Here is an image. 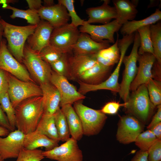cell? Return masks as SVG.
I'll return each instance as SVG.
<instances>
[{"instance_id": "f907efd6", "label": "cell", "mask_w": 161, "mask_h": 161, "mask_svg": "<svg viewBox=\"0 0 161 161\" xmlns=\"http://www.w3.org/2000/svg\"><path fill=\"white\" fill-rule=\"evenodd\" d=\"M44 6L49 7L52 6L54 4V1L53 0H44Z\"/></svg>"}, {"instance_id": "4316f807", "label": "cell", "mask_w": 161, "mask_h": 161, "mask_svg": "<svg viewBox=\"0 0 161 161\" xmlns=\"http://www.w3.org/2000/svg\"><path fill=\"white\" fill-rule=\"evenodd\" d=\"M117 13L116 19L123 25L129 21L134 20L138 13L137 5L128 0L112 1Z\"/></svg>"}, {"instance_id": "8d00e7d4", "label": "cell", "mask_w": 161, "mask_h": 161, "mask_svg": "<svg viewBox=\"0 0 161 161\" xmlns=\"http://www.w3.org/2000/svg\"><path fill=\"white\" fill-rule=\"evenodd\" d=\"M0 105L3 112L6 113L11 127L13 130H15L16 127L15 110L11 103L8 92L0 97Z\"/></svg>"}, {"instance_id": "c3c4849f", "label": "cell", "mask_w": 161, "mask_h": 161, "mask_svg": "<svg viewBox=\"0 0 161 161\" xmlns=\"http://www.w3.org/2000/svg\"><path fill=\"white\" fill-rule=\"evenodd\" d=\"M157 139H161V122L150 130Z\"/></svg>"}, {"instance_id": "5b68a950", "label": "cell", "mask_w": 161, "mask_h": 161, "mask_svg": "<svg viewBox=\"0 0 161 161\" xmlns=\"http://www.w3.org/2000/svg\"><path fill=\"white\" fill-rule=\"evenodd\" d=\"M73 108L81 121L83 135L93 136L100 132L107 118L105 114L78 101L74 103Z\"/></svg>"}, {"instance_id": "f6af8a7d", "label": "cell", "mask_w": 161, "mask_h": 161, "mask_svg": "<svg viewBox=\"0 0 161 161\" xmlns=\"http://www.w3.org/2000/svg\"><path fill=\"white\" fill-rule=\"evenodd\" d=\"M0 126L4 127L10 131L14 130L11 127L8 119L0 105Z\"/></svg>"}, {"instance_id": "9a60e30c", "label": "cell", "mask_w": 161, "mask_h": 161, "mask_svg": "<svg viewBox=\"0 0 161 161\" xmlns=\"http://www.w3.org/2000/svg\"><path fill=\"white\" fill-rule=\"evenodd\" d=\"M25 134L17 129L5 138L0 137V155L4 159L17 158L24 147Z\"/></svg>"}, {"instance_id": "7dc6e473", "label": "cell", "mask_w": 161, "mask_h": 161, "mask_svg": "<svg viewBox=\"0 0 161 161\" xmlns=\"http://www.w3.org/2000/svg\"><path fill=\"white\" fill-rule=\"evenodd\" d=\"M29 9L38 11L43 6L41 0H26Z\"/></svg>"}, {"instance_id": "60d3db41", "label": "cell", "mask_w": 161, "mask_h": 161, "mask_svg": "<svg viewBox=\"0 0 161 161\" xmlns=\"http://www.w3.org/2000/svg\"><path fill=\"white\" fill-rule=\"evenodd\" d=\"M148 161H161V139H157L148 151Z\"/></svg>"}, {"instance_id": "681fc988", "label": "cell", "mask_w": 161, "mask_h": 161, "mask_svg": "<svg viewBox=\"0 0 161 161\" xmlns=\"http://www.w3.org/2000/svg\"><path fill=\"white\" fill-rule=\"evenodd\" d=\"M10 133V131L7 129L0 126V137L7 136Z\"/></svg>"}, {"instance_id": "f5cc1de1", "label": "cell", "mask_w": 161, "mask_h": 161, "mask_svg": "<svg viewBox=\"0 0 161 161\" xmlns=\"http://www.w3.org/2000/svg\"><path fill=\"white\" fill-rule=\"evenodd\" d=\"M17 1V0H0V4H8L10 3H14Z\"/></svg>"}, {"instance_id": "d590c367", "label": "cell", "mask_w": 161, "mask_h": 161, "mask_svg": "<svg viewBox=\"0 0 161 161\" xmlns=\"http://www.w3.org/2000/svg\"><path fill=\"white\" fill-rule=\"evenodd\" d=\"M68 54H63L58 60L49 65L53 71L58 74L70 79Z\"/></svg>"}, {"instance_id": "ee69618b", "label": "cell", "mask_w": 161, "mask_h": 161, "mask_svg": "<svg viewBox=\"0 0 161 161\" xmlns=\"http://www.w3.org/2000/svg\"><path fill=\"white\" fill-rule=\"evenodd\" d=\"M157 106V111L153 116L150 123L147 127L148 129L150 130L157 124L161 122V105Z\"/></svg>"}, {"instance_id": "9c48e42d", "label": "cell", "mask_w": 161, "mask_h": 161, "mask_svg": "<svg viewBox=\"0 0 161 161\" xmlns=\"http://www.w3.org/2000/svg\"><path fill=\"white\" fill-rule=\"evenodd\" d=\"M78 27L70 23L54 28L50 40V45L63 54H70L79 36Z\"/></svg>"}, {"instance_id": "74e56055", "label": "cell", "mask_w": 161, "mask_h": 161, "mask_svg": "<svg viewBox=\"0 0 161 161\" xmlns=\"http://www.w3.org/2000/svg\"><path fill=\"white\" fill-rule=\"evenodd\" d=\"M43 152L40 149L29 150L23 148L16 161H41L45 158Z\"/></svg>"}, {"instance_id": "836d02e7", "label": "cell", "mask_w": 161, "mask_h": 161, "mask_svg": "<svg viewBox=\"0 0 161 161\" xmlns=\"http://www.w3.org/2000/svg\"><path fill=\"white\" fill-rule=\"evenodd\" d=\"M150 100L155 106L161 104V83L160 81L151 78L146 84Z\"/></svg>"}, {"instance_id": "bcb514c9", "label": "cell", "mask_w": 161, "mask_h": 161, "mask_svg": "<svg viewBox=\"0 0 161 161\" xmlns=\"http://www.w3.org/2000/svg\"><path fill=\"white\" fill-rule=\"evenodd\" d=\"M131 161H148V151H137Z\"/></svg>"}, {"instance_id": "ffe728a7", "label": "cell", "mask_w": 161, "mask_h": 161, "mask_svg": "<svg viewBox=\"0 0 161 161\" xmlns=\"http://www.w3.org/2000/svg\"><path fill=\"white\" fill-rule=\"evenodd\" d=\"M109 0H104L103 4L100 6L87 8L86 12L88 15L89 18L87 22L100 23L103 24H107L113 19H116L117 14L114 6L109 5Z\"/></svg>"}, {"instance_id": "52a82bcc", "label": "cell", "mask_w": 161, "mask_h": 161, "mask_svg": "<svg viewBox=\"0 0 161 161\" xmlns=\"http://www.w3.org/2000/svg\"><path fill=\"white\" fill-rule=\"evenodd\" d=\"M23 62L29 73L40 84L50 82L52 72L50 65L43 60L39 53L25 43Z\"/></svg>"}, {"instance_id": "484cf974", "label": "cell", "mask_w": 161, "mask_h": 161, "mask_svg": "<svg viewBox=\"0 0 161 161\" xmlns=\"http://www.w3.org/2000/svg\"><path fill=\"white\" fill-rule=\"evenodd\" d=\"M161 20V11L159 8L157 9L155 12L149 16L139 20L129 21L123 24L120 31L123 35L134 33L143 27L156 23Z\"/></svg>"}, {"instance_id": "b9f144b4", "label": "cell", "mask_w": 161, "mask_h": 161, "mask_svg": "<svg viewBox=\"0 0 161 161\" xmlns=\"http://www.w3.org/2000/svg\"><path fill=\"white\" fill-rule=\"evenodd\" d=\"M124 103H120L118 102L112 101L106 104L100 110L104 114H116L121 106H124Z\"/></svg>"}, {"instance_id": "6da1fadb", "label": "cell", "mask_w": 161, "mask_h": 161, "mask_svg": "<svg viewBox=\"0 0 161 161\" xmlns=\"http://www.w3.org/2000/svg\"><path fill=\"white\" fill-rule=\"evenodd\" d=\"M16 127L25 134L35 131L44 112L42 96L25 99L14 108Z\"/></svg>"}, {"instance_id": "4fadbf2b", "label": "cell", "mask_w": 161, "mask_h": 161, "mask_svg": "<svg viewBox=\"0 0 161 161\" xmlns=\"http://www.w3.org/2000/svg\"><path fill=\"white\" fill-rule=\"evenodd\" d=\"M44 157L58 161H83V155L77 141L70 138L52 149L43 151Z\"/></svg>"}, {"instance_id": "d6a6232c", "label": "cell", "mask_w": 161, "mask_h": 161, "mask_svg": "<svg viewBox=\"0 0 161 161\" xmlns=\"http://www.w3.org/2000/svg\"><path fill=\"white\" fill-rule=\"evenodd\" d=\"M151 37L156 61L161 64V23L160 21L150 25Z\"/></svg>"}, {"instance_id": "816d5d0a", "label": "cell", "mask_w": 161, "mask_h": 161, "mask_svg": "<svg viewBox=\"0 0 161 161\" xmlns=\"http://www.w3.org/2000/svg\"><path fill=\"white\" fill-rule=\"evenodd\" d=\"M1 17L0 16V46L1 42L3 39L2 36L3 35L4 31L3 27L1 21Z\"/></svg>"}, {"instance_id": "ac0fdd59", "label": "cell", "mask_w": 161, "mask_h": 161, "mask_svg": "<svg viewBox=\"0 0 161 161\" xmlns=\"http://www.w3.org/2000/svg\"><path fill=\"white\" fill-rule=\"evenodd\" d=\"M54 28L48 22L41 20L32 34L27 39V44L33 50L39 53L49 44L50 36Z\"/></svg>"}, {"instance_id": "603a6c76", "label": "cell", "mask_w": 161, "mask_h": 161, "mask_svg": "<svg viewBox=\"0 0 161 161\" xmlns=\"http://www.w3.org/2000/svg\"><path fill=\"white\" fill-rule=\"evenodd\" d=\"M58 143L41 133L36 130L25 134L24 147L29 150H34L41 147L45 151L51 150L58 145Z\"/></svg>"}, {"instance_id": "83f0119b", "label": "cell", "mask_w": 161, "mask_h": 161, "mask_svg": "<svg viewBox=\"0 0 161 161\" xmlns=\"http://www.w3.org/2000/svg\"><path fill=\"white\" fill-rule=\"evenodd\" d=\"M118 39L119 34L117 33V39L113 45L95 53L97 62L107 66H112L118 63L120 55L118 46Z\"/></svg>"}, {"instance_id": "8992f818", "label": "cell", "mask_w": 161, "mask_h": 161, "mask_svg": "<svg viewBox=\"0 0 161 161\" xmlns=\"http://www.w3.org/2000/svg\"><path fill=\"white\" fill-rule=\"evenodd\" d=\"M134 44L130 54L124 56L123 63L125 68L121 82L120 84L118 93L124 102H126L129 96L131 84L137 74V62L139 54L138 49L140 45V39L137 31L134 33Z\"/></svg>"}, {"instance_id": "1f68e13d", "label": "cell", "mask_w": 161, "mask_h": 161, "mask_svg": "<svg viewBox=\"0 0 161 161\" xmlns=\"http://www.w3.org/2000/svg\"><path fill=\"white\" fill-rule=\"evenodd\" d=\"M150 25L143 27L137 31L140 39V45L138 49L139 55L148 53L154 55L151 37Z\"/></svg>"}, {"instance_id": "f546056e", "label": "cell", "mask_w": 161, "mask_h": 161, "mask_svg": "<svg viewBox=\"0 0 161 161\" xmlns=\"http://www.w3.org/2000/svg\"><path fill=\"white\" fill-rule=\"evenodd\" d=\"M2 7L12 11V14L10 16V18L12 19L16 18H23L27 20V23L32 25H38L41 21L37 11L29 9L27 10H21L8 4H2Z\"/></svg>"}, {"instance_id": "e0dca14e", "label": "cell", "mask_w": 161, "mask_h": 161, "mask_svg": "<svg viewBox=\"0 0 161 161\" xmlns=\"http://www.w3.org/2000/svg\"><path fill=\"white\" fill-rule=\"evenodd\" d=\"M38 13L40 18L49 22L54 28L69 23L70 18L66 8L59 3L49 7L43 6Z\"/></svg>"}, {"instance_id": "f35d334b", "label": "cell", "mask_w": 161, "mask_h": 161, "mask_svg": "<svg viewBox=\"0 0 161 161\" xmlns=\"http://www.w3.org/2000/svg\"><path fill=\"white\" fill-rule=\"evenodd\" d=\"M74 0H58V3L61 4L66 9L70 18H71L70 24L75 27H78L83 25L85 21L81 19L77 14L75 10Z\"/></svg>"}, {"instance_id": "277c9868", "label": "cell", "mask_w": 161, "mask_h": 161, "mask_svg": "<svg viewBox=\"0 0 161 161\" xmlns=\"http://www.w3.org/2000/svg\"><path fill=\"white\" fill-rule=\"evenodd\" d=\"M133 41V39L128 36H124L122 38L119 39L118 46L120 52V58L117 66L109 77L104 81L95 85L86 84L78 80V82L79 85L78 92L83 95L89 92L103 89L118 93L120 84L118 80L121 65L127 49Z\"/></svg>"}, {"instance_id": "ab89813d", "label": "cell", "mask_w": 161, "mask_h": 161, "mask_svg": "<svg viewBox=\"0 0 161 161\" xmlns=\"http://www.w3.org/2000/svg\"><path fill=\"white\" fill-rule=\"evenodd\" d=\"M39 53L41 58L49 64L59 59L63 54L50 45L44 47Z\"/></svg>"}, {"instance_id": "4dcf8cb0", "label": "cell", "mask_w": 161, "mask_h": 161, "mask_svg": "<svg viewBox=\"0 0 161 161\" xmlns=\"http://www.w3.org/2000/svg\"><path fill=\"white\" fill-rule=\"evenodd\" d=\"M53 115L60 141L65 142L70 138V135L66 117L60 108Z\"/></svg>"}, {"instance_id": "e575fe53", "label": "cell", "mask_w": 161, "mask_h": 161, "mask_svg": "<svg viewBox=\"0 0 161 161\" xmlns=\"http://www.w3.org/2000/svg\"><path fill=\"white\" fill-rule=\"evenodd\" d=\"M157 138L149 129L142 132L136 138L135 144L143 151H148Z\"/></svg>"}, {"instance_id": "7bdbcfd3", "label": "cell", "mask_w": 161, "mask_h": 161, "mask_svg": "<svg viewBox=\"0 0 161 161\" xmlns=\"http://www.w3.org/2000/svg\"><path fill=\"white\" fill-rule=\"evenodd\" d=\"M8 88L7 72L0 69V97L7 92Z\"/></svg>"}, {"instance_id": "7c38bea8", "label": "cell", "mask_w": 161, "mask_h": 161, "mask_svg": "<svg viewBox=\"0 0 161 161\" xmlns=\"http://www.w3.org/2000/svg\"><path fill=\"white\" fill-rule=\"evenodd\" d=\"M122 25L116 19L102 25L91 24L85 21L79 30L80 32L88 34L96 42H102L107 40L110 43H114V34L120 30Z\"/></svg>"}, {"instance_id": "d4e9b609", "label": "cell", "mask_w": 161, "mask_h": 161, "mask_svg": "<svg viewBox=\"0 0 161 161\" xmlns=\"http://www.w3.org/2000/svg\"><path fill=\"white\" fill-rule=\"evenodd\" d=\"M112 67L106 66L97 62L82 74L78 80L90 85L98 84L102 82Z\"/></svg>"}, {"instance_id": "30bf717a", "label": "cell", "mask_w": 161, "mask_h": 161, "mask_svg": "<svg viewBox=\"0 0 161 161\" xmlns=\"http://www.w3.org/2000/svg\"><path fill=\"white\" fill-rule=\"evenodd\" d=\"M6 40L3 39L0 46V69L21 80L34 82L27 69L10 52Z\"/></svg>"}, {"instance_id": "d6986e66", "label": "cell", "mask_w": 161, "mask_h": 161, "mask_svg": "<svg viewBox=\"0 0 161 161\" xmlns=\"http://www.w3.org/2000/svg\"><path fill=\"white\" fill-rule=\"evenodd\" d=\"M107 40L98 42L93 40L86 33L80 32L72 50L74 55H89L95 54L100 50L110 46Z\"/></svg>"}, {"instance_id": "5bb4252c", "label": "cell", "mask_w": 161, "mask_h": 161, "mask_svg": "<svg viewBox=\"0 0 161 161\" xmlns=\"http://www.w3.org/2000/svg\"><path fill=\"white\" fill-rule=\"evenodd\" d=\"M51 83L58 89L61 97L60 106L74 104L83 99L85 96L79 93L67 78L52 71L50 79Z\"/></svg>"}, {"instance_id": "ba28073f", "label": "cell", "mask_w": 161, "mask_h": 161, "mask_svg": "<svg viewBox=\"0 0 161 161\" xmlns=\"http://www.w3.org/2000/svg\"><path fill=\"white\" fill-rule=\"evenodd\" d=\"M8 93L14 109L21 102L27 99L42 96L40 86L34 83L21 80L7 72Z\"/></svg>"}, {"instance_id": "3957f363", "label": "cell", "mask_w": 161, "mask_h": 161, "mask_svg": "<svg viewBox=\"0 0 161 161\" xmlns=\"http://www.w3.org/2000/svg\"><path fill=\"white\" fill-rule=\"evenodd\" d=\"M1 21L3 27V36L6 39L9 50L18 61L22 62L25 41L33 34L37 25L18 26L10 24L2 19Z\"/></svg>"}, {"instance_id": "2e32d148", "label": "cell", "mask_w": 161, "mask_h": 161, "mask_svg": "<svg viewBox=\"0 0 161 161\" xmlns=\"http://www.w3.org/2000/svg\"><path fill=\"white\" fill-rule=\"evenodd\" d=\"M156 61L153 54L145 53L139 55V66L135 77L131 84L130 91L136 90L140 86L146 84L149 80L153 78L152 69Z\"/></svg>"}, {"instance_id": "f1b7e54d", "label": "cell", "mask_w": 161, "mask_h": 161, "mask_svg": "<svg viewBox=\"0 0 161 161\" xmlns=\"http://www.w3.org/2000/svg\"><path fill=\"white\" fill-rule=\"evenodd\" d=\"M35 130L58 143L60 141L53 114H43Z\"/></svg>"}, {"instance_id": "7a4b0ae2", "label": "cell", "mask_w": 161, "mask_h": 161, "mask_svg": "<svg viewBox=\"0 0 161 161\" xmlns=\"http://www.w3.org/2000/svg\"><path fill=\"white\" fill-rule=\"evenodd\" d=\"M127 101L124 102L127 114L135 117L144 125L149 122L155 106L149 98L146 84L140 86L132 91Z\"/></svg>"}, {"instance_id": "db71d44e", "label": "cell", "mask_w": 161, "mask_h": 161, "mask_svg": "<svg viewBox=\"0 0 161 161\" xmlns=\"http://www.w3.org/2000/svg\"><path fill=\"white\" fill-rule=\"evenodd\" d=\"M4 159L2 158L1 156L0 155V161H4Z\"/></svg>"}, {"instance_id": "cb8c5ba5", "label": "cell", "mask_w": 161, "mask_h": 161, "mask_svg": "<svg viewBox=\"0 0 161 161\" xmlns=\"http://www.w3.org/2000/svg\"><path fill=\"white\" fill-rule=\"evenodd\" d=\"M61 107V109L66 117L71 137L77 141L80 140L83 134L79 117L72 105L66 104Z\"/></svg>"}, {"instance_id": "8fae6325", "label": "cell", "mask_w": 161, "mask_h": 161, "mask_svg": "<svg viewBox=\"0 0 161 161\" xmlns=\"http://www.w3.org/2000/svg\"><path fill=\"white\" fill-rule=\"evenodd\" d=\"M117 126L116 139L124 144L134 142L138 135L143 131L145 127L137 119L128 114L120 117Z\"/></svg>"}, {"instance_id": "7402d4cb", "label": "cell", "mask_w": 161, "mask_h": 161, "mask_svg": "<svg viewBox=\"0 0 161 161\" xmlns=\"http://www.w3.org/2000/svg\"><path fill=\"white\" fill-rule=\"evenodd\" d=\"M42 92L44 114H53L60 108L61 97L57 88L50 82L40 84Z\"/></svg>"}, {"instance_id": "44dd1931", "label": "cell", "mask_w": 161, "mask_h": 161, "mask_svg": "<svg viewBox=\"0 0 161 161\" xmlns=\"http://www.w3.org/2000/svg\"><path fill=\"white\" fill-rule=\"evenodd\" d=\"M95 54L69 56L70 79L78 80L82 74L97 63Z\"/></svg>"}]
</instances>
